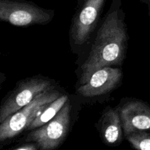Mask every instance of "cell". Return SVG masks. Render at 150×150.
<instances>
[{"label": "cell", "mask_w": 150, "mask_h": 150, "mask_svg": "<svg viewBox=\"0 0 150 150\" xmlns=\"http://www.w3.org/2000/svg\"><path fill=\"white\" fill-rule=\"evenodd\" d=\"M121 1L113 0L111 7L98 30L87 59L81 68V85L92 73L104 67L122 62L126 52L127 35Z\"/></svg>", "instance_id": "1"}, {"label": "cell", "mask_w": 150, "mask_h": 150, "mask_svg": "<svg viewBox=\"0 0 150 150\" xmlns=\"http://www.w3.org/2000/svg\"><path fill=\"white\" fill-rule=\"evenodd\" d=\"M60 97L58 91H45L40 94L30 103L7 117L0 124V143L10 140L20 134L49 103Z\"/></svg>", "instance_id": "2"}, {"label": "cell", "mask_w": 150, "mask_h": 150, "mask_svg": "<svg viewBox=\"0 0 150 150\" xmlns=\"http://www.w3.org/2000/svg\"><path fill=\"white\" fill-rule=\"evenodd\" d=\"M54 11L26 0H0V21L17 26L45 24L54 17Z\"/></svg>", "instance_id": "3"}, {"label": "cell", "mask_w": 150, "mask_h": 150, "mask_svg": "<svg viewBox=\"0 0 150 150\" xmlns=\"http://www.w3.org/2000/svg\"><path fill=\"white\" fill-rule=\"evenodd\" d=\"M53 89L50 81L33 77L21 80L0 104V124L7 117L30 103L38 95Z\"/></svg>", "instance_id": "4"}, {"label": "cell", "mask_w": 150, "mask_h": 150, "mask_svg": "<svg viewBox=\"0 0 150 150\" xmlns=\"http://www.w3.org/2000/svg\"><path fill=\"white\" fill-rule=\"evenodd\" d=\"M70 122V105L66 103L52 120L29 133L26 142H34L40 150L57 149L67 136Z\"/></svg>", "instance_id": "5"}, {"label": "cell", "mask_w": 150, "mask_h": 150, "mask_svg": "<svg viewBox=\"0 0 150 150\" xmlns=\"http://www.w3.org/2000/svg\"><path fill=\"white\" fill-rule=\"evenodd\" d=\"M106 0H85L75 17L71 37L76 45H82L89 40Z\"/></svg>", "instance_id": "6"}, {"label": "cell", "mask_w": 150, "mask_h": 150, "mask_svg": "<svg viewBox=\"0 0 150 150\" xmlns=\"http://www.w3.org/2000/svg\"><path fill=\"white\" fill-rule=\"evenodd\" d=\"M122 73L119 68L104 67L92 73L87 81L78 89V93L87 98L104 95L115 89L120 83Z\"/></svg>", "instance_id": "7"}, {"label": "cell", "mask_w": 150, "mask_h": 150, "mask_svg": "<svg viewBox=\"0 0 150 150\" xmlns=\"http://www.w3.org/2000/svg\"><path fill=\"white\" fill-rule=\"evenodd\" d=\"M123 131L127 137L137 132L150 130V106L142 101H131L119 111Z\"/></svg>", "instance_id": "8"}, {"label": "cell", "mask_w": 150, "mask_h": 150, "mask_svg": "<svg viewBox=\"0 0 150 150\" xmlns=\"http://www.w3.org/2000/svg\"><path fill=\"white\" fill-rule=\"evenodd\" d=\"M122 129L120 112L109 108L101 120V135L104 142L109 145L120 143L122 138Z\"/></svg>", "instance_id": "9"}, {"label": "cell", "mask_w": 150, "mask_h": 150, "mask_svg": "<svg viewBox=\"0 0 150 150\" xmlns=\"http://www.w3.org/2000/svg\"><path fill=\"white\" fill-rule=\"evenodd\" d=\"M67 99L68 98L67 95H62L48 104L32 121L27 130H34L38 128L52 120L58 114L62 108L65 105L66 103L67 102Z\"/></svg>", "instance_id": "10"}, {"label": "cell", "mask_w": 150, "mask_h": 150, "mask_svg": "<svg viewBox=\"0 0 150 150\" xmlns=\"http://www.w3.org/2000/svg\"><path fill=\"white\" fill-rule=\"evenodd\" d=\"M127 139L137 150H150V133L137 132L128 135Z\"/></svg>", "instance_id": "11"}, {"label": "cell", "mask_w": 150, "mask_h": 150, "mask_svg": "<svg viewBox=\"0 0 150 150\" xmlns=\"http://www.w3.org/2000/svg\"><path fill=\"white\" fill-rule=\"evenodd\" d=\"M38 146H37L36 144H29L13 150H38Z\"/></svg>", "instance_id": "12"}, {"label": "cell", "mask_w": 150, "mask_h": 150, "mask_svg": "<svg viewBox=\"0 0 150 150\" xmlns=\"http://www.w3.org/2000/svg\"><path fill=\"white\" fill-rule=\"evenodd\" d=\"M5 79H6L5 74H4V73H2L0 72V89H1V86H2V83H4V81H5Z\"/></svg>", "instance_id": "13"}, {"label": "cell", "mask_w": 150, "mask_h": 150, "mask_svg": "<svg viewBox=\"0 0 150 150\" xmlns=\"http://www.w3.org/2000/svg\"><path fill=\"white\" fill-rule=\"evenodd\" d=\"M149 1V15H150V0H148Z\"/></svg>", "instance_id": "14"}]
</instances>
